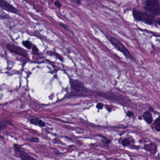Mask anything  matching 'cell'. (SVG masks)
<instances>
[{"instance_id": "obj_1", "label": "cell", "mask_w": 160, "mask_h": 160, "mask_svg": "<svg viewBox=\"0 0 160 160\" xmlns=\"http://www.w3.org/2000/svg\"><path fill=\"white\" fill-rule=\"evenodd\" d=\"M134 19L137 21H140L148 25L153 24L154 16L144 11L133 10V11Z\"/></svg>"}, {"instance_id": "obj_2", "label": "cell", "mask_w": 160, "mask_h": 160, "mask_svg": "<svg viewBox=\"0 0 160 160\" xmlns=\"http://www.w3.org/2000/svg\"><path fill=\"white\" fill-rule=\"evenodd\" d=\"M98 95L105 98L106 99L111 100V101H115V102H118L119 103H123V104L128 103L130 102L129 100H127V98L122 95L115 94L113 92H108V93H100L98 94Z\"/></svg>"}, {"instance_id": "obj_3", "label": "cell", "mask_w": 160, "mask_h": 160, "mask_svg": "<svg viewBox=\"0 0 160 160\" xmlns=\"http://www.w3.org/2000/svg\"><path fill=\"white\" fill-rule=\"evenodd\" d=\"M109 41L112 44V45H113L115 49L118 50V51L122 53L127 58L129 59L131 61L135 62V59L132 56L130 52L128 51V50L125 47V46L123 45L122 43H121L115 38L113 37H112L110 38Z\"/></svg>"}, {"instance_id": "obj_4", "label": "cell", "mask_w": 160, "mask_h": 160, "mask_svg": "<svg viewBox=\"0 0 160 160\" xmlns=\"http://www.w3.org/2000/svg\"><path fill=\"white\" fill-rule=\"evenodd\" d=\"M145 3V6L144 7V9L146 10L149 11L153 16L160 15V7L159 1H146Z\"/></svg>"}, {"instance_id": "obj_5", "label": "cell", "mask_w": 160, "mask_h": 160, "mask_svg": "<svg viewBox=\"0 0 160 160\" xmlns=\"http://www.w3.org/2000/svg\"><path fill=\"white\" fill-rule=\"evenodd\" d=\"M71 88L76 92H87V88L82 82L78 80L70 79Z\"/></svg>"}, {"instance_id": "obj_6", "label": "cell", "mask_w": 160, "mask_h": 160, "mask_svg": "<svg viewBox=\"0 0 160 160\" xmlns=\"http://www.w3.org/2000/svg\"><path fill=\"white\" fill-rule=\"evenodd\" d=\"M6 47L7 49L11 52L20 55L23 57H27V54L26 53V52L23 49L19 47L9 43L7 44Z\"/></svg>"}, {"instance_id": "obj_7", "label": "cell", "mask_w": 160, "mask_h": 160, "mask_svg": "<svg viewBox=\"0 0 160 160\" xmlns=\"http://www.w3.org/2000/svg\"><path fill=\"white\" fill-rule=\"evenodd\" d=\"M0 7L4 10L8 11L9 12L12 13H16L18 12V10L16 8L13 6L12 5L5 1L0 0Z\"/></svg>"}, {"instance_id": "obj_8", "label": "cell", "mask_w": 160, "mask_h": 160, "mask_svg": "<svg viewBox=\"0 0 160 160\" xmlns=\"http://www.w3.org/2000/svg\"><path fill=\"white\" fill-rule=\"evenodd\" d=\"M30 123L32 124L38 126L40 127H44L46 126V123L43 121L41 119L39 118H32L30 120Z\"/></svg>"}, {"instance_id": "obj_9", "label": "cell", "mask_w": 160, "mask_h": 160, "mask_svg": "<svg viewBox=\"0 0 160 160\" xmlns=\"http://www.w3.org/2000/svg\"><path fill=\"white\" fill-rule=\"evenodd\" d=\"M19 153V157L22 160H37L24 151L21 150Z\"/></svg>"}, {"instance_id": "obj_10", "label": "cell", "mask_w": 160, "mask_h": 160, "mask_svg": "<svg viewBox=\"0 0 160 160\" xmlns=\"http://www.w3.org/2000/svg\"><path fill=\"white\" fill-rule=\"evenodd\" d=\"M143 117L144 120L146 121V123L150 124L152 122H153V117L151 113H150L149 111H146L143 113Z\"/></svg>"}, {"instance_id": "obj_11", "label": "cell", "mask_w": 160, "mask_h": 160, "mask_svg": "<svg viewBox=\"0 0 160 160\" xmlns=\"http://www.w3.org/2000/svg\"><path fill=\"white\" fill-rule=\"evenodd\" d=\"M23 44L25 46V47H26L27 49H31L32 47V43L29 41H25L23 42Z\"/></svg>"}, {"instance_id": "obj_12", "label": "cell", "mask_w": 160, "mask_h": 160, "mask_svg": "<svg viewBox=\"0 0 160 160\" xmlns=\"http://www.w3.org/2000/svg\"><path fill=\"white\" fill-rule=\"evenodd\" d=\"M47 54H48L49 55L55 56L56 57H57V58L59 59L60 61H63V58H62V56H60L59 54L56 53L54 52H50H50H47Z\"/></svg>"}, {"instance_id": "obj_13", "label": "cell", "mask_w": 160, "mask_h": 160, "mask_svg": "<svg viewBox=\"0 0 160 160\" xmlns=\"http://www.w3.org/2000/svg\"><path fill=\"white\" fill-rule=\"evenodd\" d=\"M7 127V124H6L4 121H0V130H3Z\"/></svg>"}, {"instance_id": "obj_14", "label": "cell", "mask_w": 160, "mask_h": 160, "mask_svg": "<svg viewBox=\"0 0 160 160\" xmlns=\"http://www.w3.org/2000/svg\"><path fill=\"white\" fill-rule=\"evenodd\" d=\"M60 25H61L63 29H65V30H66L67 31L69 32H71L73 34L71 31V29L68 26H67V25H65V24H62V23H60Z\"/></svg>"}, {"instance_id": "obj_15", "label": "cell", "mask_w": 160, "mask_h": 160, "mask_svg": "<svg viewBox=\"0 0 160 160\" xmlns=\"http://www.w3.org/2000/svg\"><path fill=\"white\" fill-rule=\"evenodd\" d=\"M122 145L124 146H128L130 145V142L129 141V139H123V141H122Z\"/></svg>"}, {"instance_id": "obj_16", "label": "cell", "mask_w": 160, "mask_h": 160, "mask_svg": "<svg viewBox=\"0 0 160 160\" xmlns=\"http://www.w3.org/2000/svg\"><path fill=\"white\" fill-rule=\"evenodd\" d=\"M28 140L31 142L38 143L39 142V139L37 137H31Z\"/></svg>"}, {"instance_id": "obj_17", "label": "cell", "mask_w": 160, "mask_h": 160, "mask_svg": "<svg viewBox=\"0 0 160 160\" xmlns=\"http://www.w3.org/2000/svg\"><path fill=\"white\" fill-rule=\"evenodd\" d=\"M14 148L15 151L19 153L21 150V148L17 144H14Z\"/></svg>"}, {"instance_id": "obj_18", "label": "cell", "mask_w": 160, "mask_h": 160, "mask_svg": "<svg viewBox=\"0 0 160 160\" xmlns=\"http://www.w3.org/2000/svg\"><path fill=\"white\" fill-rule=\"evenodd\" d=\"M32 52L34 55H38V50L36 46H33L32 47Z\"/></svg>"}, {"instance_id": "obj_19", "label": "cell", "mask_w": 160, "mask_h": 160, "mask_svg": "<svg viewBox=\"0 0 160 160\" xmlns=\"http://www.w3.org/2000/svg\"><path fill=\"white\" fill-rule=\"evenodd\" d=\"M96 108L98 109H102L103 108V104L102 103H99L96 105Z\"/></svg>"}, {"instance_id": "obj_20", "label": "cell", "mask_w": 160, "mask_h": 160, "mask_svg": "<svg viewBox=\"0 0 160 160\" xmlns=\"http://www.w3.org/2000/svg\"><path fill=\"white\" fill-rule=\"evenodd\" d=\"M55 5H56V6L58 7L59 8H61V6H62V4H61V3H60L59 1H55Z\"/></svg>"}, {"instance_id": "obj_21", "label": "cell", "mask_w": 160, "mask_h": 160, "mask_svg": "<svg viewBox=\"0 0 160 160\" xmlns=\"http://www.w3.org/2000/svg\"><path fill=\"white\" fill-rule=\"evenodd\" d=\"M155 129L158 132H160V124H157L156 126H155Z\"/></svg>"}, {"instance_id": "obj_22", "label": "cell", "mask_w": 160, "mask_h": 160, "mask_svg": "<svg viewBox=\"0 0 160 160\" xmlns=\"http://www.w3.org/2000/svg\"><path fill=\"white\" fill-rule=\"evenodd\" d=\"M127 115H128V117H130L133 115V113H132L131 111H128V112L127 113Z\"/></svg>"}, {"instance_id": "obj_23", "label": "cell", "mask_w": 160, "mask_h": 160, "mask_svg": "<svg viewBox=\"0 0 160 160\" xmlns=\"http://www.w3.org/2000/svg\"><path fill=\"white\" fill-rule=\"evenodd\" d=\"M74 2H76V3H77L78 4H80L81 3L80 1H74Z\"/></svg>"}, {"instance_id": "obj_24", "label": "cell", "mask_w": 160, "mask_h": 160, "mask_svg": "<svg viewBox=\"0 0 160 160\" xmlns=\"http://www.w3.org/2000/svg\"></svg>"}]
</instances>
